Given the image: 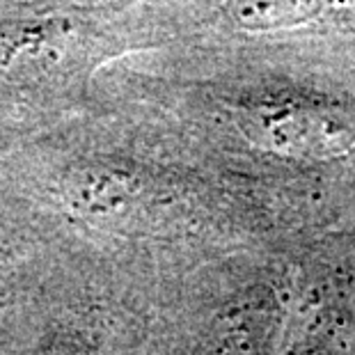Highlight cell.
I'll use <instances>...</instances> for the list:
<instances>
[{
	"mask_svg": "<svg viewBox=\"0 0 355 355\" xmlns=\"http://www.w3.org/2000/svg\"><path fill=\"white\" fill-rule=\"evenodd\" d=\"M245 131L286 152L339 154L355 147V108L335 101H268L250 110Z\"/></svg>",
	"mask_w": 355,
	"mask_h": 355,
	"instance_id": "cell-1",
	"label": "cell"
}]
</instances>
